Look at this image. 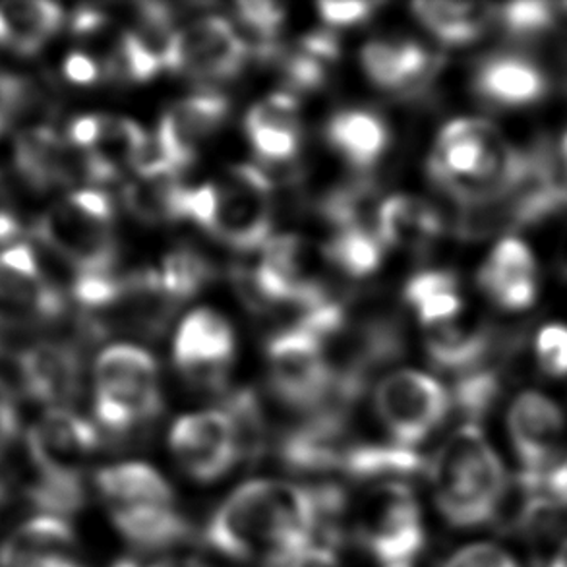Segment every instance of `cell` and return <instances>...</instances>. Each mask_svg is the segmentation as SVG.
Wrapping results in <instances>:
<instances>
[{"mask_svg":"<svg viewBox=\"0 0 567 567\" xmlns=\"http://www.w3.org/2000/svg\"><path fill=\"white\" fill-rule=\"evenodd\" d=\"M315 525L310 488L284 481H252L217 507L204 537L215 553L266 566L305 548Z\"/></svg>","mask_w":567,"mask_h":567,"instance_id":"cell-1","label":"cell"},{"mask_svg":"<svg viewBox=\"0 0 567 567\" xmlns=\"http://www.w3.org/2000/svg\"><path fill=\"white\" fill-rule=\"evenodd\" d=\"M527 167V152L515 150L483 118H460L440 132L429 157V177L460 207L483 206L506 196Z\"/></svg>","mask_w":567,"mask_h":567,"instance_id":"cell-2","label":"cell"},{"mask_svg":"<svg viewBox=\"0 0 567 567\" xmlns=\"http://www.w3.org/2000/svg\"><path fill=\"white\" fill-rule=\"evenodd\" d=\"M429 468L437 509L453 527H478L502 512L507 496L506 471L475 424L468 422L455 430Z\"/></svg>","mask_w":567,"mask_h":567,"instance_id":"cell-3","label":"cell"},{"mask_svg":"<svg viewBox=\"0 0 567 567\" xmlns=\"http://www.w3.org/2000/svg\"><path fill=\"white\" fill-rule=\"evenodd\" d=\"M100 447L92 422L64 409H51L28 434V452L38 478L31 484V504L39 514L66 517L84 504V471Z\"/></svg>","mask_w":567,"mask_h":567,"instance_id":"cell-4","label":"cell"},{"mask_svg":"<svg viewBox=\"0 0 567 567\" xmlns=\"http://www.w3.org/2000/svg\"><path fill=\"white\" fill-rule=\"evenodd\" d=\"M95 486L116 530L131 545L162 550L185 543L190 535L175 492L152 465L132 461L101 468Z\"/></svg>","mask_w":567,"mask_h":567,"instance_id":"cell-5","label":"cell"},{"mask_svg":"<svg viewBox=\"0 0 567 567\" xmlns=\"http://www.w3.org/2000/svg\"><path fill=\"white\" fill-rule=\"evenodd\" d=\"M113 217L115 209L107 194L84 188L49 207L35 235L74 269V276H111L118 258Z\"/></svg>","mask_w":567,"mask_h":567,"instance_id":"cell-6","label":"cell"},{"mask_svg":"<svg viewBox=\"0 0 567 567\" xmlns=\"http://www.w3.org/2000/svg\"><path fill=\"white\" fill-rule=\"evenodd\" d=\"M354 535L382 567L414 566L424 548L421 506L403 483L370 486L359 502Z\"/></svg>","mask_w":567,"mask_h":567,"instance_id":"cell-7","label":"cell"},{"mask_svg":"<svg viewBox=\"0 0 567 567\" xmlns=\"http://www.w3.org/2000/svg\"><path fill=\"white\" fill-rule=\"evenodd\" d=\"M269 385L284 405L316 413L333 403L336 380L320 341L305 331L277 333L268 343Z\"/></svg>","mask_w":567,"mask_h":567,"instance_id":"cell-8","label":"cell"},{"mask_svg":"<svg viewBox=\"0 0 567 567\" xmlns=\"http://www.w3.org/2000/svg\"><path fill=\"white\" fill-rule=\"evenodd\" d=\"M215 188L217 207L209 235L238 252H252L268 245L274 227L268 175L252 165H237Z\"/></svg>","mask_w":567,"mask_h":567,"instance_id":"cell-9","label":"cell"},{"mask_svg":"<svg viewBox=\"0 0 567 567\" xmlns=\"http://www.w3.org/2000/svg\"><path fill=\"white\" fill-rule=\"evenodd\" d=\"M377 413L393 442L405 447L421 444L445 421L452 395L432 377L401 370L377 388Z\"/></svg>","mask_w":567,"mask_h":567,"instance_id":"cell-10","label":"cell"},{"mask_svg":"<svg viewBox=\"0 0 567 567\" xmlns=\"http://www.w3.org/2000/svg\"><path fill=\"white\" fill-rule=\"evenodd\" d=\"M248 45L225 18L207 16L175 33L167 70L196 82H229L245 70Z\"/></svg>","mask_w":567,"mask_h":567,"instance_id":"cell-11","label":"cell"},{"mask_svg":"<svg viewBox=\"0 0 567 567\" xmlns=\"http://www.w3.org/2000/svg\"><path fill=\"white\" fill-rule=\"evenodd\" d=\"M64 297L39 269L28 246L0 252V328H31L64 315Z\"/></svg>","mask_w":567,"mask_h":567,"instance_id":"cell-12","label":"cell"},{"mask_svg":"<svg viewBox=\"0 0 567 567\" xmlns=\"http://www.w3.org/2000/svg\"><path fill=\"white\" fill-rule=\"evenodd\" d=\"M169 445L181 468L198 483L219 481L240 461L235 429L225 411L181 416L171 430Z\"/></svg>","mask_w":567,"mask_h":567,"instance_id":"cell-13","label":"cell"},{"mask_svg":"<svg viewBox=\"0 0 567 567\" xmlns=\"http://www.w3.org/2000/svg\"><path fill=\"white\" fill-rule=\"evenodd\" d=\"M173 353L188 382L219 390L227 382V370L235 354V333L221 315L198 308L181 323Z\"/></svg>","mask_w":567,"mask_h":567,"instance_id":"cell-14","label":"cell"},{"mask_svg":"<svg viewBox=\"0 0 567 567\" xmlns=\"http://www.w3.org/2000/svg\"><path fill=\"white\" fill-rule=\"evenodd\" d=\"M181 302L165 291L159 271L142 269L123 277V291L111 307L93 315L92 330L105 336L124 331L142 338H157L167 330Z\"/></svg>","mask_w":567,"mask_h":567,"instance_id":"cell-15","label":"cell"},{"mask_svg":"<svg viewBox=\"0 0 567 567\" xmlns=\"http://www.w3.org/2000/svg\"><path fill=\"white\" fill-rule=\"evenodd\" d=\"M507 426L523 473L546 475L556 468L566 436V419L553 399L537 391L523 393L509 409Z\"/></svg>","mask_w":567,"mask_h":567,"instance_id":"cell-16","label":"cell"},{"mask_svg":"<svg viewBox=\"0 0 567 567\" xmlns=\"http://www.w3.org/2000/svg\"><path fill=\"white\" fill-rule=\"evenodd\" d=\"M347 409L326 406L281 437L279 455L285 467L297 473L341 471L353 447L347 442Z\"/></svg>","mask_w":567,"mask_h":567,"instance_id":"cell-17","label":"cell"},{"mask_svg":"<svg viewBox=\"0 0 567 567\" xmlns=\"http://www.w3.org/2000/svg\"><path fill=\"white\" fill-rule=\"evenodd\" d=\"M229 113V100L221 93H196L178 101L163 115L155 140L178 173H183L196 162L199 144L221 128Z\"/></svg>","mask_w":567,"mask_h":567,"instance_id":"cell-18","label":"cell"},{"mask_svg":"<svg viewBox=\"0 0 567 567\" xmlns=\"http://www.w3.org/2000/svg\"><path fill=\"white\" fill-rule=\"evenodd\" d=\"M367 76L385 92L416 95L436 78L442 59L416 41L377 39L364 45L361 53Z\"/></svg>","mask_w":567,"mask_h":567,"instance_id":"cell-19","label":"cell"},{"mask_svg":"<svg viewBox=\"0 0 567 567\" xmlns=\"http://www.w3.org/2000/svg\"><path fill=\"white\" fill-rule=\"evenodd\" d=\"M20 378L39 403L66 405L82 390V361L74 347L38 343L20 354Z\"/></svg>","mask_w":567,"mask_h":567,"instance_id":"cell-20","label":"cell"},{"mask_svg":"<svg viewBox=\"0 0 567 567\" xmlns=\"http://www.w3.org/2000/svg\"><path fill=\"white\" fill-rule=\"evenodd\" d=\"M484 295L504 310H527L537 300V264L529 246L506 238L478 271Z\"/></svg>","mask_w":567,"mask_h":567,"instance_id":"cell-21","label":"cell"},{"mask_svg":"<svg viewBox=\"0 0 567 567\" xmlns=\"http://www.w3.org/2000/svg\"><path fill=\"white\" fill-rule=\"evenodd\" d=\"M16 167L39 190L70 185L80 175L85 177L84 155L80 157L69 140L47 126L23 132L16 146Z\"/></svg>","mask_w":567,"mask_h":567,"instance_id":"cell-22","label":"cell"},{"mask_svg":"<svg viewBox=\"0 0 567 567\" xmlns=\"http://www.w3.org/2000/svg\"><path fill=\"white\" fill-rule=\"evenodd\" d=\"M473 87L494 107H525L545 95L546 76L535 62L523 56L496 54L476 66Z\"/></svg>","mask_w":567,"mask_h":567,"instance_id":"cell-23","label":"cell"},{"mask_svg":"<svg viewBox=\"0 0 567 567\" xmlns=\"http://www.w3.org/2000/svg\"><path fill=\"white\" fill-rule=\"evenodd\" d=\"M374 230L383 246L422 252L442 235L444 219L424 199L391 196L378 207Z\"/></svg>","mask_w":567,"mask_h":567,"instance_id":"cell-24","label":"cell"},{"mask_svg":"<svg viewBox=\"0 0 567 567\" xmlns=\"http://www.w3.org/2000/svg\"><path fill=\"white\" fill-rule=\"evenodd\" d=\"M326 138L354 169L370 171L390 146V131L383 118L367 109H346L331 116Z\"/></svg>","mask_w":567,"mask_h":567,"instance_id":"cell-25","label":"cell"},{"mask_svg":"<svg viewBox=\"0 0 567 567\" xmlns=\"http://www.w3.org/2000/svg\"><path fill=\"white\" fill-rule=\"evenodd\" d=\"M61 7L43 0L0 4V47L18 54H35L61 30Z\"/></svg>","mask_w":567,"mask_h":567,"instance_id":"cell-26","label":"cell"},{"mask_svg":"<svg viewBox=\"0 0 567 567\" xmlns=\"http://www.w3.org/2000/svg\"><path fill=\"white\" fill-rule=\"evenodd\" d=\"M426 353L437 369L465 377L483 367L491 353L492 336L484 326L453 322L426 328Z\"/></svg>","mask_w":567,"mask_h":567,"instance_id":"cell-27","label":"cell"},{"mask_svg":"<svg viewBox=\"0 0 567 567\" xmlns=\"http://www.w3.org/2000/svg\"><path fill=\"white\" fill-rule=\"evenodd\" d=\"M147 138L134 121L103 116L100 138L92 150L84 152L85 178L92 183H111L121 177L126 167H132Z\"/></svg>","mask_w":567,"mask_h":567,"instance_id":"cell-28","label":"cell"},{"mask_svg":"<svg viewBox=\"0 0 567 567\" xmlns=\"http://www.w3.org/2000/svg\"><path fill=\"white\" fill-rule=\"evenodd\" d=\"M426 463L413 447L399 444H359L347 453L341 471L361 483H403L416 476Z\"/></svg>","mask_w":567,"mask_h":567,"instance_id":"cell-29","label":"cell"},{"mask_svg":"<svg viewBox=\"0 0 567 567\" xmlns=\"http://www.w3.org/2000/svg\"><path fill=\"white\" fill-rule=\"evenodd\" d=\"M413 12L444 45L461 47L483 35L494 20L491 7L465 2H414Z\"/></svg>","mask_w":567,"mask_h":567,"instance_id":"cell-30","label":"cell"},{"mask_svg":"<svg viewBox=\"0 0 567 567\" xmlns=\"http://www.w3.org/2000/svg\"><path fill=\"white\" fill-rule=\"evenodd\" d=\"M405 302L416 312L424 328L453 322L463 310L457 277L440 269L414 276L406 284Z\"/></svg>","mask_w":567,"mask_h":567,"instance_id":"cell-31","label":"cell"},{"mask_svg":"<svg viewBox=\"0 0 567 567\" xmlns=\"http://www.w3.org/2000/svg\"><path fill=\"white\" fill-rule=\"evenodd\" d=\"M188 188L177 177L136 178L124 188V204L140 221L173 223L186 219Z\"/></svg>","mask_w":567,"mask_h":567,"instance_id":"cell-32","label":"cell"},{"mask_svg":"<svg viewBox=\"0 0 567 567\" xmlns=\"http://www.w3.org/2000/svg\"><path fill=\"white\" fill-rule=\"evenodd\" d=\"M157 383L154 357L134 346L105 349L95 362V388H146Z\"/></svg>","mask_w":567,"mask_h":567,"instance_id":"cell-33","label":"cell"},{"mask_svg":"<svg viewBox=\"0 0 567 567\" xmlns=\"http://www.w3.org/2000/svg\"><path fill=\"white\" fill-rule=\"evenodd\" d=\"M323 256L346 276L362 279L374 276L382 266L383 245L374 230L354 227L338 230L323 248Z\"/></svg>","mask_w":567,"mask_h":567,"instance_id":"cell-34","label":"cell"},{"mask_svg":"<svg viewBox=\"0 0 567 567\" xmlns=\"http://www.w3.org/2000/svg\"><path fill=\"white\" fill-rule=\"evenodd\" d=\"M377 196V185L369 178H361L349 185L338 186L330 194H326L318 209L323 219L338 227V230L354 227L367 229L364 219L370 214L374 215Z\"/></svg>","mask_w":567,"mask_h":567,"instance_id":"cell-35","label":"cell"},{"mask_svg":"<svg viewBox=\"0 0 567 567\" xmlns=\"http://www.w3.org/2000/svg\"><path fill=\"white\" fill-rule=\"evenodd\" d=\"M223 411L235 429L240 461L250 463L261 457L266 450V419L256 393L246 388L230 393Z\"/></svg>","mask_w":567,"mask_h":567,"instance_id":"cell-36","label":"cell"},{"mask_svg":"<svg viewBox=\"0 0 567 567\" xmlns=\"http://www.w3.org/2000/svg\"><path fill=\"white\" fill-rule=\"evenodd\" d=\"M159 277L165 291L177 302H183L198 295L214 279V268L198 250L181 246L165 256Z\"/></svg>","mask_w":567,"mask_h":567,"instance_id":"cell-37","label":"cell"},{"mask_svg":"<svg viewBox=\"0 0 567 567\" xmlns=\"http://www.w3.org/2000/svg\"><path fill=\"white\" fill-rule=\"evenodd\" d=\"M238 20L245 25L254 41V51L261 61H276L279 51L277 38L284 28L285 10L281 4L269 0H245L238 2Z\"/></svg>","mask_w":567,"mask_h":567,"instance_id":"cell-38","label":"cell"},{"mask_svg":"<svg viewBox=\"0 0 567 567\" xmlns=\"http://www.w3.org/2000/svg\"><path fill=\"white\" fill-rule=\"evenodd\" d=\"M494 20L514 38H535L553 28L556 7L546 2H514L492 8Z\"/></svg>","mask_w":567,"mask_h":567,"instance_id":"cell-39","label":"cell"},{"mask_svg":"<svg viewBox=\"0 0 567 567\" xmlns=\"http://www.w3.org/2000/svg\"><path fill=\"white\" fill-rule=\"evenodd\" d=\"M246 136L254 154L264 162L281 165L292 162L300 147V128L276 124H245Z\"/></svg>","mask_w":567,"mask_h":567,"instance_id":"cell-40","label":"cell"},{"mask_svg":"<svg viewBox=\"0 0 567 567\" xmlns=\"http://www.w3.org/2000/svg\"><path fill=\"white\" fill-rule=\"evenodd\" d=\"M277 59H279V69H281L285 85L292 93H312L326 84V78H328L326 62L318 61L305 49L297 47L289 53L277 54Z\"/></svg>","mask_w":567,"mask_h":567,"instance_id":"cell-41","label":"cell"},{"mask_svg":"<svg viewBox=\"0 0 567 567\" xmlns=\"http://www.w3.org/2000/svg\"><path fill=\"white\" fill-rule=\"evenodd\" d=\"M537 359L540 369L550 377L567 374V328L566 326H546L537 338Z\"/></svg>","mask_w":567,"mask_h":567,"instance_id":"cell-42","label":"cell"},{"mask_svg":"<svg viewBox=\"0 0 567 567\" xmlns=\"http://www.w3.org/2000/svg\"><path fill=\"white\" fill-rule=\"evenodd\" d=\"M444 567H519L504 548L496 545H473L450 556Z\"/></svg>","mask_w":567,"mask_h":567,"instance_id":"cell-43","label":"cell"},{"mask_svg":"<svg viewBox=\"0 0 567 567\" xmlns=\"http://www.w3.org/2000/svg\"><path fill=\"white\" fill-rule=\"evenodd\" d=\"M380 7L378 2H320L318 12L322 16L323 22L331 28H351L357 23L369 20L372 12Z\"/></svg>","mask_w":567,"mask_h":567,"instance_id":"cell-44","label":"cell"},{"mask_svg":"<svg viewBox=\"0 0 567 567\" xmlns=\"http://www.w3.org/2000/svg\"><path fill=\"white\" fill-rule=\"evenodd\" d=\"M215 207H217V188H215V185L188 188V194H186V219L196 223L207 233L214 225Z\"/></svg>","mask_w":567,"mask_h":567,"instance_id":"cell-45","label":"cell"},{"mask_svg":"<svg viewBox=\"0 0 567 567\" xmlns=\"http://www.w3.org/2000/svg\"><path fill=\"white\" fill-rule=\"evenodd\" d=\"M28 100V85L20 78L0 72V121L7 124Z\"/></svg>","mask_w":567,"mask_h":567,"instance_id":"cell-46","label":"cell"},{"mask_svg":"<svg viewBox=\"0 0 567 567\" xmlns=\"http://www.w3.org/2000/svg\"><path fill=\"white\" fill-rule=\"evenodd\" d=\"M18 432V409H16L12 391L0 380V455L12 444Z\"/></svg>","mask_w":567,"mask_h":567,"instance_id":"cell-47","label":"cell"},{"mask_svg":"<svg viewBox=\"0 0 567 567\" xmlns=\"http://www.w3.org/2000/svg\"><path fill=\"white\" fill-rule=\"evenodd\" d=\"M101 128H103V116H80L69 126L70 146L84 152L92 150L93 144L100 138Z\"/></svg>","mask_w":567,"mask_h":567,"instance_id":"cell-48","label":"cell"},{"mask_svg":"<svg viewBox=\"0 0 567 567\" xmlns=\"http://www.w3.org/2000/svg\"><path fill=\"white\" fill-rule=\"evenodd\" d=\"M300 49H305L307 53L316 56L318 61L333 62L339 59V41L331 31L322 30L308 33L305 38L300 39Z\"/></svg>","mask_w":567,"mask_h":567,"instance_id":"cell-49","label":"cell"},{"mask_svg":"<svg viewBox=\"0 0 567 567\" xmlns=\"http://www.w3.org/2000/svg\"><path fill=\"white\" fill-rule=\"evenodd\" d=\"M64 74L72 84L90 85L100 78V69L92 56L84 53H72L64 61Z\"/></svg>","mask_w":567,"mask_h":567,"instance_id":"cell-50","label":"cell"},{"mask_svg":"<svg viewBox=\"0 0 567 567\" xmlns=\"http://www.w3.org/2000/svg\"><path fill=\"white\" fill-rule=\"evenodd\" d=\"M107 22V16L95 10V8H80L74 18H72V30L80 35H90L103 30V25Z\"/></svg>","mask_w":567,"mask_h":567,"instance_id":"cell-51","label":"cell"},{"mask_svg":"<svg viewBox=\"0 0 567 567\" xmlns=\"http://www.w3.org/2000/svg\"><path fill=\"white\" fill-rule=\"evenodd\" d=\"M548 486L560 506L567 507V460L548 473Z\"/></svg>","mask_w":567,"mask_h":567,"instance_id":"cell-52","label":"cell"},{"mask_svg":"<svg viewBox=\"0 0 567 567\" xmlns=\"http://www.w3.org/2000/svg\"><path fill=\"white\" fill-rule=\"evenodd\" d=\"M113 567H207L198 560L192 558H167V560L152 561V564H144V561L132 560V558H124V560L116 561Z\"/></svg>","mask_w":567,"mask_h":567,"instance_id":"cell-53","label":"cell"},{"mask_svg":"<svg viewBox=\"0 0 567 567\" xmlns=\"http://www.w3.org/2000/svg\"><path fill=\"white\" fill-rule=\"evenodd\" d=\"M16 233H18V223H16L14 215L8 212L4 196H2V185H0V243L10 240Z\"/></svg>","mask_w":567,"mask_h":567,"instance_id":"cell-54","label":"cell"},{"mask_svg":"<svg viewBox=\"0 0 567 567\" xmlns=\"http://www.w3.org/2000/svg\"><path fill=\"white\" fill-rule=\"evenodd\" d=\"M548 567H567V540L561 545L560 550L556 553Z\"/></svg>","mask_w":567,"mask_h":567,"instance_id":"cell-55","label":"cell"},{"mask_svg":"<svg viewBox=\"0 0 567 567\" xmlns=\"http://www.w3.org/2000/svg\"><path fill=\"white\" fill-rule=\"evenodd\" d=\"M561 155H564V165H566L567 169V132L566 136H564V140H561Z\"/></svg>","mask_w":567,"mask_h":567,"instance_id":"cell-56","label":"cell"},{"mask_svg":"<svg viewBox=\"0 0 567 567\" xmlns=\"http://www.w3.org/2000/svg\"><path fill=\"white\" fill-rule=\"evenodd\" d=\"M2 128H4V123H2V121H0V131H2Z\"/></svg>","mask_w":567,"mask_h":567,"instance_id":"cell-57","label":"cell"}]
</instances>
